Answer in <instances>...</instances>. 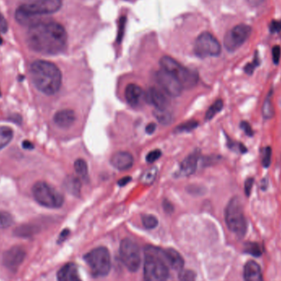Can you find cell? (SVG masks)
Listing matches in <instances>:
<instances>
[{
  "label": "cell",
  "instance_id": "obj_1",
  "mask_svg": "<svg viewBox=\"0 0 281 281\" xmlns=\"http://www.w3.org/2000/svg\"><path fill=\"white\" fill-rule=\"evenodd\" d=\"M67 32L55 22H39L30 27L27 42L32 50L43 55H57L65 49Z\"/></svg>",
  "mask_w": 281,
  "mask_h": 281
},
{
  "label": "cell",
  "instance_id": "obj_2",
  "mask_svg": "<svg viewBox=\"0 0 281 281\" xmlns=\"http://www.w3.org/2000/svg\"><path fill=\"white\" fill-rule=\"evenodd\" d=\"M32 82L39 91L46 95H55L62 84V73L51 62L37 60L30 68Z\"/></svg>",
  "mask_w": 281,
  "mask_h": 281
},
{
  "label": "cell",
  "instance_id": "obj_3",
  "mask_svg": "<svg viewBox=\"0 0 281 281\" xmlns=\"http://www.w3.org/2000/svg\"><path fill=\"white\" fill-rule=\"evenodd\" d=\"M62 7V0H28L18 8L16 20L23 26L35 25L40 17L55 14Z\"/></svg>",
  "mask_w": 281,
  "mask_h": 281
},
{
  "label": "cell",
  "instance_id": "obj_4",
  "mask_svg": "<svg viewBox=\"0 0 281 281\" xmlns=\"http://www.w3.org/2000/svg\"><path fill=\"white\" fill-rule=\"evenodd\" d=\"M169 274V264L164 250L153 246H147L144 261V280L166 281Z\"/></svg>",
  "mask_w": 281,
  "mask_h": 281
},
{
  "label": "cell",
  "instance_id": "obj_5",
  "mask_svg": "<svg viewBox=\"0 0 281 281\" xmlns=\"http://www.w3.org/2000/svg\"><path fill=\"white\" fill-rule=\"evenodd\" d=\"M225 222L230 231L243 238L247 229V220L243 213V206L238 197H234L229 201L225 208Z\"/></svg>",
  "mask_w": 281,
  "mask_h": 281
},
{
  "label": "cell",
  "instance_id": "obj_6",
  "mask_svg": "<svg viewBox=\"0 0 281 281\" xmlns=\"http://www.w3.org/2000/svg\"><path fill=\"white\" fill-rule=\"evenodd\" d=\"M161 68L175 76L184 88H193L198 82V74L190 70L171 57L165 56L160 60Z\"/></svg>",
  "mask_w": 281,
  "mask_h": 281
},
{
  "label": "cell",
  "instance_id": "obj_7",
  "mask_svg": "<svg viewBox=\"0 0 281 281\" xmlns=\"http://www.w3.org/2000/svg\"><path fill=\"white\" fill-rule=\"evenodd\" d=\"M84 260L94 277L105 276L111 269V258L106 247H99L84 256Z\"/></svg>",
  "mask_w": 281,
  "mask_h": 281
},
{
  "label": "cell",
  "instance_id": "obj_8",
  "mask_svg": "<svg viewBox=\"0 0 281 281\" xmlns=\"http://www.w3.org/2000/svg\"><path fill=\"white\" fill-rule=\"evenodd\" d=\"M32 194L39 204L48 208H59L64 205V196L46 182H37L32 188Z\"/></svg>",
  "mask_w": 281,
  "mask_h": 281
},
{
  "label": "cell",
  "instance_id": "obj_9",
  "mask_svg": "<svg viewBox=\"0 0 281 281\" xmlns=\"http://www.w3.org/2000/svg\"><path fill=\"white\" fill-rule=\"evenodd\" d=\"M121 261L127 270L135 272L140 265V253L138 245L130 238L122 239L119 247Z\"/></svg>",
  "mask_w": 281,
  "mask_h": 281
},
{
  "label": "cell",
  "instance_id": "obj_10",
  "mask_svg": "<svg viewBox=\"0 0 281 281\" xmlns=\"http://www.w3.org/2000/svg\"><path fill=\"white\" fill-rule=\"evenodd\" d=\"M221 46L217 39L209 32H203L197 37L194 46V52L200 58L218 56Z\"/></svg>",
  "mask_w": 281,
  "mask_h": 281
},
{
  "label": "cell",
  "instance_id": "obj_11",
  "mask_svg": "<svg viewBox=\"0 0 281 281\" xmlns=\"http://www.w3.org/2000/svg\"><path fill=\"white\" fill-rule=\"evenodd\" d=\"M252 29L249 26L245 24L236 26L234 28H232L226 35H225V48L227 50L230 52L235 51L238 50L241 46H243L245 41H247L250 37Z\"/></svg>",
  "mask_w": 281,
  "mask_h": 281
},
{
  "label": "cell",
  "instance_id": "obj_12",
  "mask_svg": "<svg viewBox=\"0 0 281 281\" xmlns=\"http://www.w3.org/2000/svg\"><path fill=\"white\" fill-rule=\"evenodd\" d=\"M156 78L158 84L167 95L174 97H177L181 95L184 87L179 80L171 73L162 69L157 72Z\"/></svg>",
  "mask_w": 281,
  "mask_h": 281
},
{
  "label": "cell",
  "instance_id": "obj_13",
  "mask_svg": "<svg viewBox=\"0 0 281 281\" xmlns=\"http://www.w3.org/2000/svg\"><path fill=\"white\" fill-rule=\"evenodd\" d=\"M25 257V250L23 247L16 246L5 252L3 256V262L6 267L12 270H15L23 262Z\"/></svg>",
  "mask_w": 281,
  "mask_h": 281
},
{
  "label": "cell",
  "instance_id": "obj_14",
  "mask_svg": "<svg viewBox=\"0 0 281 281\" xmlns=\"http://www.w3.org/2000/svg\"><path fill=\"white\" fill-rule=\"evenodd\" d=\"M146 102L152 104L156 109H166L168 108L170 100L162 91L151 87L145 91Z\"/></svg>",
  "mask_w": 281,
  "mask_h": 281
},
{
  "label": "cell",
  "instance_id": "obj_15",
  "mask_svg": "<svg viewBox=\"0 0 281 281\" xmlns=\"http://www.w3.org/2000/svg\"><path fill=\"white\" fill-rule=\"evenodd\" d=\"M125 99L131 107L140 106L146 101L145 91L136 84H128L125 89Z\"/></svg>",
  "mask_w": 281,
  "mask_h": 281
},
{
  "label": "cell",
  "instance_id": "obj_16",
  "mask_svg": "<svg viewBox=\"0 0 281 281\" xmlns=\"http://www.w3.org/2000/svg\"><path fill=\"white\" fill-rule=\"evenodd\" d=\"M198 159H199L198 152H193L187 157L180 164L179 170L176 173L178 177H188L193 175L197 170Z\"/></svg>",
  "mask_w": 281,
  "mask_h": 281
},
{
  "label": "cell",
  "instance_id": "obj_17",
  "mask_svg": "<svg viewBox=\"0 0 281 281\" xmlns=\"http://www.w3.org/2000/svg\"><path fill=\"white\" fill-rule=\"evenodd\" d=\"M110 163L117 170L124 171L129 170L131 166H133V157L131 156V153L127 152H115L112 156Z\"/></svg>",
  "mask_w": 281,
  "mask_h": 281
},
{
  "label": "cell",
  "instance_id": "obj_18",
  "mask_svg": "<svg viewBox=\"0 0 281 281\" xmlns=\"http://www.w3.org/2000/svg\"><path fill=\"white\" fill-rule=\"evenodd\" d=\"M58 281H82L77 265L73 262L67 263L57 274Z\"/></svg>",
  "mask_w": 281,
  "mask_h": 281
},
{
  "label": "cell",
  "instance_id": "obj_19",
  "mask_svg": "<svg viewBox=\"0 0 281 281\" xmlns=\"http://www.w3.org/2000/svg\"><path fill=\"white\" fill-rule=\"evenodd\" d=\"M75 120V113L72 109H62L57 112L54 116L55 124L63 128L71 127Z\"/></svg>",
  "mask_w": 281,
  "mask_h": 281
},
{
  "label": "cell",
  "instance_id": "obj_20",
  "mask_svg": "<svg viewBox=\"0 0 281 281\" xmlns=\"http://www.w3.org/2000/svg\"><path fill=\"white\" fill-rule=\"evenodd\" d=\"M245 281H264L261 266L254 261H247L243 269Z\"/></svg>",
  "mask_w": 281,
  "mask_h": 281
},
{
  "label": "cell",
  "instance_id": "obj_21",
  "mask_svg": "<svg viewBox=\"0 0 281 281\" xmlns=\"http://www.w3.org/2000/svg\"><path fill=\"white\" fill-rule=\"evenodd\" d=\"M164 252L169 266L179 272L184 269V260L179 252L173 248H169V249L164 250Z\"/></svg>",
  "mask_w": 281,
  "mask_h": 281
},
{
  "label": "cell",
  "instance_id": "obj_22",
  "mask_svg": "<svg viewBox=\"0 0 281 281\" xmlns=\"http://www.w3.org/2000/svg\"><path fill=\"white\" fill-rule=\"evenodd\" d=\"M64 188L72 195L80 197L81 189H82V183H81V180L75 176H68L64 180Z\"/></svg>",
  "mask_w": 281,
  "mask_h": 281
},
{
  "label": "cell",
  "instance_id": "obj_23",
  "mask_svg": "<svg viewBox=\"0 0 281 281\" xmlns=\"http://www.w3.org/2000/svg\"><path fill=\"white\" fill-rule=\"evenodd\" d=\"M153 114H154L155 118H157L158 122L161 123V124L169 125L172 122V114L167 109H156L153 111Z\"/></svg>",
  "mask_w": 281,
  "mask_h": 281
},
{
  "label": "cell",
  "instance_id": "obj_24",
  "mask_svg": "<svg viewBox=\"0 0 281 281\" xmlns=\"http://www.w3.org/2000/svg\"><path fill=\"white\" fill-rule=\"evenodd\" d=\"M14 131L9 127H0V150L11 142Z\"/></svg>",
  "mask_w": 281,
  "mask_h": 281
},
{
  "label": "cell",
  "instance_id": "obj_25",
  "mask_svg": "<svg viewBox=\"0 0 281 281\" xmlns=\"http://www.w3.org/2000/svg\"><path fill=\"white\" fill-rule=\"evenodd\" d=\"M158 170L157 167H152V168L148 169L143 173V175L140 177V181L144 184H152L155 181V179L157 178Z\"/></svg>",
  "mask_w": 281,
  "mask_h": 281
},
{
  "label": "cell",
  "instance_id": "obj_26",
  "mask_svg": "<svg viewBox=\"0 0 281 281\" xmlns=\"http://www.w3.org/2000/svg\"><path fill=\"white\" fill-rule=\"evenodd\" d=\"M76 173L82 179H86L88 175V166L84 160L78 159L74 163Z\"/></svg>",
  "mask_w": 281,
  "mask_h": 281
},
{
  "label": "cell",
  "instance_id": "obj_27",
  "mask_svg": "<svg viewBox=\"0 0 281 281\" xmlns=\"http://www.w3.org/2000/svg\"><path fill=\"white\" fill-rule=\"evenodd\" d=\"M223 106H224V103H223L222 100H216V102L211 105L208 110L206 111V120H211V118H213L219 112L221 111Z\"/></svg>",
  "mask_w": 281,
  "mask_h": 281
},
{
  "label": "cell",
  "instance_id": "obj_28",
  "mask_svg": "<svg viewBox=\"0 0 281 281\" xmlns=\"http://www.w3.org/2000/svg\"><path fill=\"white\" fill-rule=\"evenodd\" d=\"M244 252L254 256H260L263 252L262 246L257 243H247L244 246Z\"/></svg>",
  "mask_w": 281,
  "mask_h": 281
},
{
  "label": "cell",
  "instance_id": "obj_29",
  "mask_svg": "<svg viewBox=\"0 0 281 281\" xmlns=\"http://www.w3.org/2000/svg\"><path fill=\"white\" fill-rule=\"evenodd\" d=\"M272 91L268 94L267 97L265 99V102L263 104L262 113L265 118H270L274 115V109L271 102Z\"/></svg>",
  "mask_w": 281,
  "mask_h": 281
},
{
  "label": "cell",
  "instance_id": "obj_30",
  "mask_svg": "<svg viewBox=\"0 0 281 281\" xmlns=\"http://www.w3.org/2000/svg\"><path fill=\"white\" fill-rule=\"evenodd\" d=\"M142 221H143V225H144L146 229H155L159 223L158 219L152 215H144L142 217Z\"/></svg>",
  "mask_w": 281,
  "mask_h": 281
},
{
  "label": "cell",
  "instance_id": "obj_31",
  "mask_svg": "<svg viewBox=\"0 0 281 281\" xmlns=\"http://www.w3.org/2000/svg\"><path fill=\"white\" fill-rule=\"evenodd\" d=\"M14 223L13 216L6 211H0V229H6Z\"/></svg>",
  "mask_w": 281,
  "mask_h": 281
},
{
  "label": "cell",
  "instance_id": "obj_32",
  "mask_svg": "<svg viewBox=\"0 0 281 281\" xmlns=\"http://www.w3.org/2000/svg\"><path fill=\"white\" fill-rule=\"evenodd\" d=\"M36 229L34 226L32 225H23V226L19 227L15 231L16 235L19 237H29L34 234Z\"/></svg>",
  "mask_w": 281,
  "mask_h": 281
},
{
  "label": "cell",
  "instance_id": "obj_33",
  "mask_svg": "<svg viewBox=\"0 0 281 281\" xmlns=\"http://www.w3.org/2000/svg\"><path fill=\"white\" fill-rule=\"evenodd\" d=\"M198 126V122L197 121H188V122H184L181 125H179L175 131L176 132H184V131H190L192 130L195 129Z\"/></svg>",
  "mask_w": 281,
  "mask_h": 281
},
{
  "label": "cell",
  "instance_id": "obj_34",
  "mask_svg": "<svg viewBox=\"0 0 281 281\" xmlns=\"http://www.w3.org/2000/svg\"><path fill=\"white\" fill-rule=\"evenodd\" d=\"M196 278H197V275L193 270L183 269L179 271V281H196Z\"/></svg>",
  "mask_w": 281,
  "mask_h": 281
},
{
  "label": "cell",
  "instance_id": "obj_35",
  "mask_svg": "<svg viewBox=\"0 0 281 281\" xmlns=\"http://www.w3.org/2000/svg\"><path fill=\"white\" fill-rule=\"evenodd\" d=\"M272 150L270 147L266 148L263 150L262 154V165L265 168H268L271 163Z\"/></svg>",
  "mask_w": 281,
  "mask_h": 281
},
{
  "label": "cell",
  "instance_id": "obj_36",
  "mask_svg": "<svg viewBox=\"0 0 281 281\" xmlns=\"http://www.w3.org/2000/svg\"><path fill=\"white\" fill-rule=\"evenodd\" d=\"M259 64H260V59H259L257 53H256V55H255V58H254L253 62L251 63V64H248L245 66V73L248 74V75H252V73H253L254 70H255V68H256Z\"/></svg>",
  "mask_w": 281,
  "mask_h": 281
},
{
  "label": "cell",
  "instance_id": "obj_37",
  "mask_svg": "<svg viewBox=\"0 0 281 281\" xmlns=\"http://www.w3.org/2000/svg\"><path fill=\"white\" fill-rule=\"evenodd\" d=\"M228 144H229V148L232 150L235 151V152H239L240 153H245L247 152V148H245L244 145L242 143H234L233 140H228Z\"/></svg>",
  "mask_w": 281,
  "mask_h": 281
},
{
  "label": "cell",
  "instance_id": "obj_38",
  "mask_svg": "<svg viewBox=\"0 0 281 281\" xmlns=\"http://www.w3.org/2000/svg\"><path fill=\"white\" fill-rule=\"evenodd\" d=\"M161 157V152L159 149L152 151L148 153V156L146 157L147 162L148 163H154L155 161H157Z\"/></svg>",
  "mask_w": 281,
  "mask_h": 281
},
{
  "label": "cell",
  "instance_id": "obj_39",
  "mask_svg": "<svg viewBox=\"0 0 281 281\" xmlns=\"http://www.w3.org/2000/svg\"><path fill=\"white\" fill-rule=\"evenodd\" d=\"M281 50L279 46H274L272 50V57H273V61L274 64H279V59H280Z\"/></svg>",
  "mask_w": 281,
  "mask_h": 281
},
{
  "label": "cell",
  "instance_id": "obj_40",
  "mask_svg": "<svg viewBox=\"0 0 281 281\" xmlns=\"http://www.w3.org/2000/svg\"><path fill=\"white\" fill-rule=\"evenodd\" d=\"M240 127L244 131L245 133L247 134V136H253V130H252L251 125L246 121H243L240 123Z\"/></svg>",
  "mask_w": 281,
  "mask_h": 281
},
{
  "label": "cell",
  "instance_id": "obj_41",
  "mask_svg": "<svg viewBox=\"0 0 281 281\" xmlns=\"http://www.w3.org/2000/svg\"><path fill=\"white\" fill-rule=\"evenodd\" d=\"M253 179L252 178H250V179H247L245 182L244 184V191L245 194L247 197H249L250 194H251V192H252V186H253Z\"/></svg>",
  "mask_w": 281,
  "mask_h": 281
},
{
  "label": "cell",
  "instance_id": "obj_42",
  "mask_svg": "<svg viewBox=\"0 0 281 281\" xmlns=\"http://www.w3.org/2000/svg\"><path fill=\"white\" fill-rule=\"evenodd\" d=\"M8 29H9V24H8L7 20L5 19V16L0 12V32L5 33L8 32Z\"/></svg>",
  "mask_w": 281,
  "mask_h": 281
},
{
  "label": "cell",
  "instance_id": "obj_43",
  "mask_svg": "<svg viewBox=\"0 0 281 281\" xmlns=\"http://www.w3.org/2000/svg\"><path fill=\"white\" fill-rule=\"evenodd\" d=\"M163 207L164 210L166 211L167 214H171L174 212L175 209H174V206H173L172 203L168 201V200H165L163 202Z\"/></svg>",
  "mask_w": 281,
  "mask_h": 281
},
{
  "label": "cell",
  "instance_id": "obj_44",
  "mask_svg": "<svg viewBox=\"0 0 281 281\" xmlns=\"http://www.w3.org/2000/svg\"><path fill=\"white\" fill-rule=\"evenodd\" d=\"M270 31L272 32H278L281 30V21L273 22L270 26Z\"/></svg>",
  "mask_w": 281,
  "mask_h": 281
},
{
  "label": "cell",
  "instance_id": "obj_45",
  "mask_svg": "<svg viewBox=\"0 0 281 281\" xmlns=\"http://www.w3.org/2000/svg\"><path fill=\"white\" fill-rule=\"evenodd\" d=\"M69 229H64V231L62 232L60 235H59V239H58V243H61L65 240L66 238H68V235H69Z\"/></svg>",
  "mask_w": 281,
  "mask_h": 281
},
{
  "label": "cell",
  "instance_id": "obj_46",
  "mask_svg": "<svg viewBox=\"0 0 281 281\" xmlns=\"http://www.w3.org/2000/svg\"><path fill=\"white\" fill-rule=\"evenodd\" d=\"M157 129V124L154 123V122H150L149 124L146 127V131L148 132V134L154 133Z\"/></svg>",
  "mask_w": 281,
  "mask_h": 281
},
{
  "label": "cell",
  "instance_id": "obj_47",
  "mask_svg": "<svg viewBox=\"0 0 281 281\" xmlns=\"http://www.w3.org/2000/svg\"><path fill=\"white\" fill-rule=\"evenodd\" d=\"M131 180V178L130 176H126V177L122 178V179H119L118 182V184L119 186L123 187L125 185H127L128 183Z\"/></svg>",
  "mask_w": 281,
  "mask_h": 281
},
{
  "label": "cell",
  "instance_id": "obj_48",
  "mask_svg": "<svg viewBox=\"0 0 281 281\" xmlns=\"http://www.w3.org/2000/svg\"><path fill=\"white\" fill-rule=\"evenodd\" d=\"M124 25H125V18H122V19H121L120 20V27L121 28H122V30H121V31H119V34H118V41H120L121 39H122V34H123V30H122V28H124Z\"/></svg>",
  "mask_w": 281,
  "mask_h": 281
},
{
  "label": "cell",
  "instance_id": "obj_49",
  "mask_svg": "<svg viewBox=\"0 0 281 281\" xmlns=\"http://www.w3.org/2000/svg\"><path fill=\"white\" fill-rule=\"evenodd\" d=\"M23 147L24 149H28V150H32L34 148V146L29 140H24L23 143Z\"/></svg>",
  "mask_w": 281,
  "mask_h": 281
},
{
  "label": "cell",
  "instance_id": "obj_50",
  "mask_svg": "<svg viewBox=\"0 0 281 281\" xmlns=\"http://www.w3.org/2000/svg\"><path fill=\"white\" fill-rule=\"evenodd\" d=\"M267 180L266 179H263L262 184H261V188H262L263 190H265L266 187H267Z\"/></svg>",
  "mask_w": 281,
  "mask_h": 281
},
{
  "label": "cell",
  "instance_id": "obj_51",
  "mask_svg": "<svg viewBox=\"0 0 281 281\" xmlns=\"http://www.w3.org/2000/svg\"><path fill=\"white\" fill-rule=\"evenodd\" d=\"M3 43V40L2 38H1V37H0V45H2Z\"/></svg>",
  "mask_w": 281,
  "mask_h": 281
}]
</instances>
